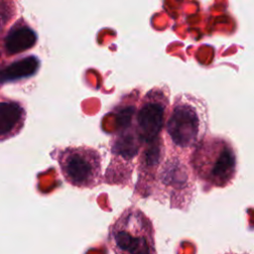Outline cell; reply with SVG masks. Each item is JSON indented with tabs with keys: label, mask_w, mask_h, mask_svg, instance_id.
Here are the masks:
<instances>
[{
	"label": "cell",
	"mask_w": 254,
	"mask_h": 254,
	"mask_svg": "<svg viewBox=\"0 0 254 254\" xmlns=\"http://www.w3.org/2000/svg\"><path fill=\"white\" fill-rule=\"evenodd\" d=\"M209 115L206 101L190 93L175 96L164 126L166 147L190 157L196 145L207 135Z\"/></svg>",
	"instance_id": "1"
},
{
	"label": "cell",
	"mask_w": 254,
	"mask_h": 254,
	"mask_svg": "<svg viewBox=\"0 0 254 254\" xmlns=\"http://www.w3.org/2000/svg\"><path fill=\"white\" fill-rule=\"evenodd\" d=\"M189 163L204 191L230 186L238 170L237 151L225 136L206 135L192 150Z\"/></svg>",
	"instance_id": "2"
},
{
	"label": "cell",
	"mask_w": 254,
	"mask_h": 254,
	"mask_svg": "<svg viewBox=\"0 0 254 254\" xmlns=\"http://www.w3.org/2000/svg\"><path fill=\"white\" fill-rule=\"evenodd\" d=\"M146 168L154 167V190L150 194L162 202L169 201L173 208L186 211L195 193V178L189 158L163 146L151 164L144 159Z\"/></svg>",
	"instance_id": "3"
},
{
	"label": "cell",
	"mask_w": 254,
	"mask_h": 254,
	"mask_svg": "<svg viewBox=\"0 0 254 254\" xmlns=\"http://www.w3.org/2000/svg\"><path fill=\"white\" fill-rule=\"evenodd\" d=\"M113 254H157L152 220L138 207L125 208L109 227Z\"/></svg>",
	"instance_id": "4"
},
{
	"label": "cell",
	"mask_w": 254,
	"mask_h": 254,
	"mask_svg": "<svg viewBox=\"0 0 254 254\" xmlns=\"http://www.w3.org/2000/svg\"><path fill=\"white\" fill-rule=\"evenodd\" d=\"M58 162L64 178L73 187L91 189L101 183L102 157L92 147H67L59 152Z\"/></svg>",
	"instance_id": "5"
},
{
	"label": "cell",
	"mask_w": 254,
	"mask_h": 254,
	"mask_svg": "<svg viewBox=\"0 0 254 254\" xmlns=\"http://www.w3.org/2000/svg\"><path fill=\"white\" fill-rule=\"evenodd\" d=\"M169 94L167 86H156L150 89L140 102L137 130L146 143H153L165 126L170 110Z\"/></svg>",
	"instance_id": "6"
},
{
	"label": "cell",
	"mask_w": 254,
	"mask_h": 254,
	"mask_svg": "<svg viewBox=\"0 0 254 254\" xmlns=\"http://www.w3.org/2000/svg\"><path fill=\"white\" fill-rule=\"evenodd\" d=\"M24 109L14 101L0 102V140L14 136L23 126Z\"/></svg>",
	"instance_id": "7"
},
{
	"label": "cell",
	"mask_w": 254,
	"mask_h": 254,
	"mask_svg": "<svg viewBox=\"0 0 254 254\" xmlns=\"http://www.w3.org/2000/svg\"><path fill=\"white\" fill-rule=\"evenodd\" d=\"M39 67V60L30 56L12 63L0 71V81H12L33 75Z\"/></svg>",
	"instance_id": "8"
},
{
	"label": "cell",
	"mask_w": 254,
	"mask_h": 254,
	"mask_svg": "<svg viewBox=\"0 0 254 254\" xmlns=\"http://www.w3.org/2000/svg\"><path fill=\"white\" fill-rule=\"evenodd\" d=\"M37 41L35 32L28 27H20L12 30L5 39L6 51L13 55L31 49Z\"/></svg>",
	"instance_id": "9"
},
{
	"label": "cell",
	"mask_w": 254,
	"mask_h": 254,
	"mask_svg": "<svg viewBox=\"0 0 254 254\" xmlns=\"http://www.w3.org/2000/svg\"><path fill=\"white\" fill-rule=\"evenodd\" d=\"M223 254H248L246 252H242V253H236V252H233V251H228V252H225Z\"/></svg>",
	"instance_id": "10"
}]
</instances>
